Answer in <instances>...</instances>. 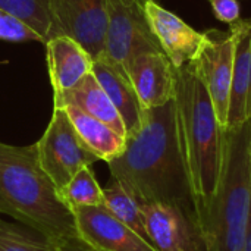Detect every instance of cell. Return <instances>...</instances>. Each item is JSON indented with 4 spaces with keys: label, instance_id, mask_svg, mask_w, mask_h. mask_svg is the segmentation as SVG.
<instances>
[{
    "label": "cell",
    "instance_id": "obj_14",
    "mask_svg": "<svg viewBox=\"0 0 251 251\" xmlns=\"http://www.w3.org/2000/svg\"><path fill=\"white\" fill-rule=\"evenodd\" d=\"M44 46L53 96L69 91L91 72L93 57L74 38L59 34L47 40Z\"/></svg>",
    "mask_w": 251,
    "mask_h": 251
},
{
    "label": "cell",
    "instance_id": "obj_1",
    "mask_svg": "<svg viewBox=\"0 0 251 251\" xmlns=\"http://www.w3.org/2000/svg\"><path fill=\"white\" fill-rule=\"evenodd\" d=\"M107 165L112 179L140 204L160 203L175 209L201 240L182 154L175 97L163 106L146 109L138 132L126 137L124 153Z\"/></svg>",
    "mask_w": 251,
    "mask_h": 251
},
{
    "label": "cell",
    "instance_id": "obj_8",
    "mask_svg": "<svg viewBox=\"0 0 251 251\" xmlns=\"http://www.w3.org/2000/svg\"><path fill=\"white\" fill-rule=\"evenodd\" d=\"M59 34L78 41L97 60L106 51V0H49Z\"/></svg>",
    "mask_w": 251,
    "mask_h": 251
},
{
    "label": "cell",
    "instance_id": "obj_23",
    "mask_svg": "<svg viewBox=\"0 0 251 251\" xmlns=\"http://www.w3.org/2000/svg\"><path fill=\"white\" fill-rule=\"evenodd\" d=\"M213 9L215 16L228 25L235 24L237 21H240V15H241V7L238 0H209Z\"/></svg>",
    "mask_w": 251,
    "mask_h": 251
},
{
    "label": "cell",
    "instance_id": "obj_22",
    "mask_svg": "<svg viewBox=\"0 0 251 251\" xmlns=\"http://www.w3.org/2000/svg\"><path fill=\"white\" fill-rule=\"evenodd\" d=\"M0 40L4 41H41V37L15 16L0 9ZM43 43V41H41Z\"/></svg>",
    "mask_w": 251,
    "mask_h": 251
},
{
    "label": "cell",
    "instance_id": "obj_24",
    "mask_svg": "<svg viewBox=\"0 0 251 251\" xmlns=\"http://www.w3.org/2000/svg\"><path fill=\"white\" fill-rule=\"evenodd\" d=\"M53 251H96L87 246L79 237H66L53 241Z\"/></svg>",
    "mask_w": 251,
    "mask_h": 251
},
{
    "label": "cell",
    "instance_id": "obj_17",
    "mask_svg": "<svg viewBox=\"0 0 251 251\" xmlns=\"http://www.w3.org/2000/svg\"><path fill=\"white\" fill-rule=\"evenodd\" d=\"M62 109L66 112L82 144L99 160L110 163L124 153L126 143L125 137L116 134L101 121L87 115L85 112L74 106H63Z\"/></svg>",
    "mask_w": 251,
    "mask_h": 251
},
{
    "label": "cell",
    "instance_id": "obj_16",
    "mask_svg": "<svg viewBox=\"0 0 251 251\" xmlns=\"http://www.w3.org/2000/svg\"><path fill=\"white\" fill-rule=\"evenodd\" d=\"M53 97H54V107L74 106L85 112L87 115L101 121L103 124L110 126L116 134L126 138V129L118 109L115 107L106 91L101 88L93 72L85 75L69 91Z\"/></svg>",
    "mask_w": 251,
    "mask_h": 251
},
{
    "label": "cell",
    "instance_id": "obj_21",
    "mask_svg": "<svg viewBox=\"0 0 251 251\" xmlns=\"http://www.w3.org/2000/svg\"><path fill=\"white\" fill-rule=\"evenodd\" d=\"M0 251H53V241L31 228L0 219Z\"/></svg>",
    "mask_w": 251,
    "mask_h": 251
},
{
    "label": "cell",
    "instance_id": "obj_4",
    "mask_svg": "<svg viewBox=\"0 0 251 251\" xmlns=\"http://www.w3.org/2000/svg\"><path fill=\"white\" fill-rule=\"evenodd\" d=\"M251 209V121L224 129L222 174L203 231L204 251H241Z\"/></svg>",
    "mask_w": 251,
    "mask_h": 251
},
{
    "label": "cell",
    "instance_id": "obj_18",
    "mask_svg": "<svg viewBox=\"0 0 251 251\" xmlns=\"http://www.w3.org/2000/svg\"><path fill=\"white\" fill-rule=\"evenodd\" d=\"M56 196L71 212L81 207L104 206L103 188L99 185L90 166L79 169L63 187L57 188Z\"/></svg>",
    "mask_w": 251,
    "mask_h": 251
},
{
    "label": "cell",
    "instance_id": "obj_15",
    "mask_svg": "<svg viewBox=\"0 0 251 251\" xmlns=\"http://www.w3.org/2000/svg\"><path fill=\"white\" fill-rule=\"evenodd\" d=\"M91 72L118 109L126 129V137L138 132L144 121L146 109L141 106L126 72L110 63L106 57L94 60Z\"/></svg>",
    "mask_w": 251,
    "mask_h": 251
},
{
    "label": "cell",
    "instance_id": "obj_7",
    "mask_svg": "<svg viewBox=\"0 0 251 251\" xmlns=\"http://www.w3.org/2000/svg\"><path fill=\"white\" fill-rule=\"evenodd\" d=\"M203 35L201 47L190 65L210 96L221 128L226 129L234 65L232 34L231 31L207 29Z\"/></svg>",
    "mask_w": 251,
    "mask_h": 251
},
{
    "label": "cell",
    "instance_id": "obj_9",
    "mask_svg": "<svg viewBox=\"0 0 251 251\" xmlns=\"http://www.w3.org/2000/svg\"><path fill=\"white\" fill-rule=\"evenodd\" d=\"M78 237L96 251H157L104 206L72 210Z\"/></svg>",
    "mask_w": 251,
    "mask_h": 251
},
{
    "label": "cell",
    "instance_id": "obj_3",
    "mask_svg": "<svg viewBox=\"0 0 251 251\" xmlns=\"http://www.w3.org/2000/svg\"><path fill=\"white\" fill-rule=\"evenodd\" d=\"M41 169L35 144L0 143V215H9L50 241L78 237L75 219Z\"/></svg>",
    "mask_w": 251,
    "mask_h": 251
},
{
    "label": "cell",
    "instance_id": "obj_10",
    "mask_svg": "<svg viewBox=\"0 0 251 251\" xmlns=\"http://www.w3.org/2000/svg\"><path fill=\"white\" fill-rule=\"evenodd\" d=\"M126 74L144 109L163 106L175 97L176 68L163 51L135 56Z\"/></svg>",
    "mask_w": 251,
    "mask_h": 251
},
{
    "label": "cell",
    "instance_id": "obj_11",
    "mask_svg": "<svg viewBox=\"0 0 251 251\" xmlns=\"http://www.w3.org/2000/svg\"><path fill=\"white\" fill-rule=\"evenodd\" d=\"M144 7L150 28L174 66L179 68L193 62L201 47L204 38L203 32L191 28L179 16L160 6L156 0H146Z\"/></svg>",
    "mask_w": 251,
    "mask_h": 251
},
{
    "label": "cell",
    "instance_id": "obj_20",
    "mask_svg": "<svg viewBox=\"0 0 251 251\" xmlns=\"http://www.w3.org/2000/svg\"><path fill=\"white\" fill-rule=\"evenodd\" d=\"M103 196H104V207L118 221H121L128 228H131L132 231H135L138 235H141L144 240L149 241L140 203L119 182L113 179L110 185L103 190Z\"/></svg>",
    "mask_w": 251,
    "mask_h": 251
},
{
    "label": "cell",
    "instance_id": "obj_12",
    "mask_svg": "<svg viewBox=\"0 0 251 251\" xmlns=\"http://www.w3.org/2000/svg\"><path fill=\"white\" fill-rule=\"evenodd\" d=\"M149 241L157 251H204L203 241L175 209L160 203L140 204Z\"/></svg>",
    "mask_w": 251,
    "mask_h": 251
},
{
    "label": "cell",
    "instance_id": "obj_25",
    "mask_svg": "<svg viewBox=\"0 0 251 251\" xmlns=\"http://www.w3.org/2000/svg\"><path fill=\"white\" fill-rule=\"evenodd\" d=\"M241 251H251V209L250 216H249V224H247V231H246V237H244V246Z\"/></svg>",
    "mask_w": 251,
    "mask_h": 251
},
{
    "label": "cell",
    "instance_id": "obj_2",
    "mask_svg": "<svg viewBox=\"0 0 251 251\" xmlns=\"http://www.w3.org/2000/svg\"><path fill=\"white\" fill-rule=\"evenodd\" d=\"M175 103L182 154L203 240L222 174L224 129L216 119L206 87L190 63L176 68Z\"/></svg>",
    "mask_w": 251,
    "mask_h": 251
},
{
    "label": "cell",
    "instance_id": "obj_6",
    "mask_svg": "<svg viewBox=\"0 0 251 251\" xmlns=\"http://www.w3.org/2000/svg\"><path fill=\"white\" fill-rule=\"evenodd\" d=\"M35 149L41 169L56 188L63 187L79 169L99 160L82 144L62 107H53L51 119Z\"/></svg>",
    "mask_w": 251,
    "mask_h": 251
},
{
    "label": "cell",
    "instance_id": "obj_5",
    "mask_svg": "<svg viewBox=\"0 0 251 251\" xmlns=\"http://www.w3.org/2000/svg\"><path fill=\"white\" fill-rule=\"evenodd\" d=\"M144 4L146 0H106L107 31L103 57L125 72L135 56L163 51L150 28Z\"/></svg>",
    "mask_w": 251,
    "mask_h": 251
},
{
    "label": "cell",
    "instance_id": "obj_13",
    "mask_svg": "<svg viewBox=\"0 0 251 251\" xmlns=\"http://www.w3.org/2000/svg\"><path fill=\"white\" fill-rule=\"evenodd\" d=\"M234 41L228 128L251 121V18L229 25Z\"/></svg>",
    "mask_w": 251,
    "mask_h": 251
},
{
    "label": "cell",
    "instance_id": "obj_19",
    "mask_svg": "<svg viewBox=\"0 0 251 251\" xmlns=\"http://www.w3.org/2000/svg\"><path fill=\"white\" fill-rule=\"evenodd\" d=\"M0 9L32 28L43 44L59 35L49 0H0Z\"/></svg>",
    "mask_w": 251,
    "mask_h": 251
}]
</instances>
